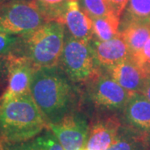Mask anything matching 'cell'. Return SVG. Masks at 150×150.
<instances>
[{
  "label": "cell",
  "instance_id": "6da1fadb",
  "mask_svg": "<svg viewBox=\"0 0 150 150\" xmlns=\"http://www.w3.org/2000/svg\"><path fill=\"white\" fill-rule=\"evenodd\" d=\"M46 120L30 92L0 100V135L11 144L35 138L46 127Z\"/></svg>",
  "mask_w": 150,
  "mask_h": 150
},
{
  "label": "cell",
  "instance_id": "7a4b0ae2",
  "mask_svg": "<svg viewBox=\"0 0 150 150\" xmlns=\"http://www.w3.org/2000/svg\"><path fill=\"white\" fill-rule=\"evenodd\" d=\"M29 92L48 123H56L64 118L73 101L69 83L56 67L35 70Z\"/></svg>",
  "mask_w": 150,
  "mask_h": 150
},
{
  "label": "cell",
  "instance_id": "3957f363",
  "mask_svg": "<svg viewBox=\"0 0 150 150\" xmlns=\"http://www.w3.org/2000/svg\"><path fill=\"white\" fill-rule=\"evenodd\" d=\"M24 54L36 69L56 67L64 46V24L47 21L33 32L22 35Z\"/></svg>",
  "mask_w": 150,
  "mask_h": 150
},
{
  "label": "cell",
  "instance_id": "277c9868",
  "mask_svg": "<svg viewBox=\"0 0 150 150\" xmlns=\"http://www.w3.org/2000/svg\"><path fill=\"white\" fill-rule=\"evenodd\" d=\"M47 21L34 0L9 1L0 5V33L25 35Z\"/></svg>",
  "mask_w": 150,
  "mask_h": 150
},
{
  "label": "cell",
  "instance_id": "5b68a950",
  "mask_svg": "<svg viewBox=\"0 0 150 150\" xmlns=\"http://www.w3.org/2000/svg\"><path fill=\"white\" fill-rule=\"evenodd\" d=\"M88 43L72 36L64 43L61 55V65L70 80L76 83L93 80L98 76L94 57Z\"/></svg>",
  "mask_w": 150,
  "mask_h": 150
},
{
  "label": "cell",
  "instance_id": "8992f818",
  "mask_svg": "<svg viewBox=\"0 0 150 150\" xmlns=\"http://www.w3.org/2000/svg\"><path fill=\"white\" fill-rule=\"evenodd\" d=\"M48 128L64 150H81L85 148L89 130L83 118L76 114H66Z\"/></svg>",
  "mask_w": 150,
  "mask_h": 150
},
{
  "label": "cell",
  "instance_id": "52a82bcc",
  "mask_svg": "<svg viewBox=\"0 0 150 150\" xmlns=\"http://www.w3.org/2000/svg\"><path fill=\"white\" fill-rule=\"evenodd\" d=\"M90 94L97 105L108 108H124L135 93L125 89L112 78L98 76L92 80Z\"/></svg>",
  "mask_w": 150,
  "mask_h": 150
},
{
  "label": "cell",
  "instance_id": "ba28073f",
  "mask_svg": "<svg viewBox=\"0 0 150 150\" xmlns=\"http://www.w3.org/2000/svg\"><path fill=\"white\" fill-rule=\"evenodd\" d=\"M6 60L8 84L2 98H11L29 92L33 75L37 69L23 55L10 54Z\"/></svg>",
  "mask_w": 150,
  "mask_h": 150
},
{
  "label": "cell",
  "instance_id": "9c48e42d",
  "mask_svg": "<svg viewBox=\"0 0 150 150\" xmlns=\"http://www.w3.org/2000/svg\"><path fill=\"white\" fill-rule=\"evenodd\" d=\"M112 79L125 89L133 93H142L148 78V71L143 66L129 59L108 67Z\"/></svg>",
  "mask_w": 150,
  "mask_h": 150
},
{
  "label": "cell",
  "instance_id": "30bf717a",
  "mask_svg": "<svg viewBox=\"0 0 150 150\" xmlns=\"http://www.w3.org/2000/svg\"><path fill=\"white\" fill-rule=\"evenodd\" d=\"M62 23L66 25L71 36L78 40L88 43L93 35L92 19L81 9L77 0L69 4Z\"/></svg>",
  "mask_w": 150,
  "mask_h": 150
},
{
  "label": "cell",
  "instance_id": "8fae6325",
  "mask_svg": "<svg viewBox=\"0 0 150 150\" xmlns=\"http://www.w3.org/2000/svg\"><path fill=\"white\" fill-rule=\"evenodd\" d=\"M119 127V122L113 118L96 123L89 130L85 149L87 150H107L117 139Z\"/></svg>",
  "mask_w": 150,
  "mask_h": 150
},
{
  "label": "cell",
  "instance_id": "7c38bea8",
  "mask_svg": "<svg viewBox=\"0 0 150 150\" xmlns=\"http://www.w3.org/2000/svg\"><path fill=\"white\" fill-rule=\"evenodd\" d=\"M94 54L97 60L108 68L131 58L129 47L120 33L110 40L97 43Z\"/></svg>",
  "mask_w": 150,
  "mask_h": 150
},
{
  "label": "cell",
  "instance_id": "4fadbf2b",
  "mask_svg": "<svg viewBox=\"0 0 150 150\" xmlns=\"http://www.w3.org/2000/svg\"><path fill=\"white\" fill-rule=\"evenodd\" d=\"M123 108L125 118L133 128L149 132L150 102L142 93H135Z\"/></svg>",
  "mask_w": 150,
  "mask_h": 150
},
{
  "label": "cell",
  "instance_id": "5bb4252c",
  "mask_svg": "<svg viewBox=\"0 0 150 150\" xmlns=\"http://www.w3.org/2000/svg\"><path fill=\"white\" fill-rule=\"evenodd\" d=\"M120 34L129 48L131 58L135 57L143 49L150 37V23L125 22Z\"/></svg>",
  "mask_w": 150,
  "mask_h": 150
},
{
  "label": "cell",
  "instance_id": "9a60e30c",
  "mask_svg": "<svg viewBox=\"0 0 150 150\" xmlns=\"http://www.w3.org/2000/svg\"><path fill=\"white\" fill-rule=\"evenodd\" d=\"M119 19L120 18L114 14L93 19V34L101 42L112 39L119 33Z\"/></svg>",
  "mask_w": 150,
  "mask_h": 150
},
{
  "label": "cell",
  "instance_id": "2e32d148",
  "mask_svg": "<svg viewBox=\"0 0 150 150\" xmlns=\"http://www.w3.org/2000/svg\"><path fill=\"white\" fill-rule=\"evenodd\" d=\"M10 150H64L57 138L51 132H47L40 136L23 143L15 144Z\"/></svg>",
  "mask_w": 150,
  "mask_h": 150
},
{
  "label": "cell",
  "instance_id": "e0dca14e",
  "mask_svg": "<svg viewBox=\"0 0 150 150\" xmlns=\"http://www.w3.org/2000/svg\"><path fill=\"white\" fill-rule=\"evenodd\" d=\"M123 23H150V0H128Z\"/></svg>",
  "mask_w": 150,
  "mask_h": 150
},
{
  "label": "cell",
  "instance_id": "ac0fdd59",
  "mask_svg": "<svg viewBox=\"0 0 150 150\" xmlns=\"http://www.w3.org/2000/svg\"><path fill=\"white\" fill-rule=\"evenodd\" d=\"M43 14L49 20L61 22L67 7L74 0H34Z\"/></svg>",
  "mask_w": 150,
  "mask_h": 150
},
{
  "label": "cell",
  "instance_id": "d6986e66",
  "mask_svg": "<svg viewBox=\"0 0 150 150\" xmlns=\"http://www.w3.org/2000/svg\"><path fill=\"white\" fill-rule=\"evenodd\" d=\"M80 8L92 20L113 14L106 0H77Z\"/></svg>",
  "mask_w": 150,
  "mask_h": 150
},
{
  "label": "cell",
  "instance_id": "ffe728a7",
  "mask_svg": "<svg viewBox=\"0 0 150 150\" xmlns=\"http://www.w3.org/2000/svg\"><path fill=\"white\" fill-rule=\"evenodd\" d=\"M21 38L18 35H10L0 33V56L10 54L19 46Z\"/></svg>",
  "mask_w": 150,
  "mask_h": 150
},
{
  "label": "cell",
  "instance_id": "44dd1931",
  "mask_svg": "<svg viewBox=\"0 0 150 150\" xmlns=\"http://www.w3.org/2000/svg\"><path fill=\"white\" fill-rule=\"evenodd\" d=\"M131 59L145 69H150V37L139 54Z\"/></svg>",
  "mask_w": 150,
  "mask_h": 150
},
{
  "label": "cell",
  "instance_id": "7402d4cb",
  "mask_svg": "<svg viewBox=\"0 0 150 150\" xmlns=\"http://www.w3.org/2000/svg\"><path fill=\"white\" fill-rule=\"evenodd\" d=\"M107 150H136V147L131 139L118 135L117 139Z\"/></svg>",
  "mask_w": 150,
  "mask_h": 150
},
{
  "label": "cell",
  "instance_id": "603a6c76",
  "mask_svg": "<svg viewBox=\"0 0 150 150\" xmlns=\"http://www.w3.org/2000/svg\"><path fill=\"white\" fill-rule=\"evenodd\" d=\"M112 13L118 18H120L122 13L124 11L128 0H106Z\"/></svg>",
  "mask_w": 150,
  "mask_h": 150
},
{
  "label": "cell",
  "instance_id": "cb8c5ba5",
  "mask_svg": "<svg viewBox=\"0 0 150 150\" xmlns=\"http://www.w3.org/2000/svg\"><path fill=\"white\" fill-rule=\"evenodd\" d=\"M149 74H148V78L146 79V82H145L144 87L143 88V91H142V93L144 95L148 100L150 102V72L148 71Z\"/></svg>",
  "mask_w": 150,
  "mask_h": 150
},
{
  "label": "cell",
  "instance_id": "d4e9b609",
  "mask_svg": "<svg viewBox=\"0 0 150 150\" xmlns=\"http://www.w3.org/2000/svg\"><path fill=\"white\" fill-rule=\"evenodd\" d=\"M7 73V60L4 58H0V77Z\"/></svg>",
  "mask_w": 150,
  "mask_h": 150
},
{
  "label": "cell",
  "instance_id": "484cf974",
  "mask_svg": "<svg viewBox=\"0 0 150 150\" xmlns=\"http://www.w3.org/2000/svg\"><path fill=\"white\" fill-rule=\"evenodd\" d=\"M10 1H23V0H10Z\"/></svg>",
  "mask_w": 150,
  "mask_h": 150
},
{
  "label": "cell",
  "instance_id": "4316f807",
  "mask_svg": "<svg viewBox=\"0 0 150 150\" xmlns=\"http://www.w3.org/2000/svg\"><path fill=\"white\" fill-rule=\"evenodd\" d=\"M81 150H87V149H86L85 148H83V149H81Z\"/></svg>",
  "mask_w": 150,
  "mask_h": 150
},
{
  "label": "cell",
  "instance_id": "83f0119b",
  "mask_svg": "<svg viewBox=\"0 0 150 150\" xmlns=\"http://www.w3.org/2000/svg\"><path fill=\"white\" fill-rule=\"evenodd\" d=\"M2 2H3V0H0V4H1Z\"/></svg>",
  "mask_w": 150,
  "mask_h": 150
}]
</instances>
